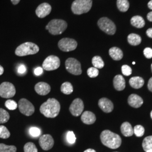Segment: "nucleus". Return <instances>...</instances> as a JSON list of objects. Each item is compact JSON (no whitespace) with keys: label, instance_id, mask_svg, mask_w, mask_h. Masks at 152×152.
Wrapping results in <instances>:
<instances>
[{"label":"nucleus","instance_id":"f257e3e1","mask_svg":"<svg viewBox=\"0 0 152 152\" xmlns=\"http://www.w3.org/2000/svg\"><path fill=\"white\" fill-rule=\"evenodd\" d=\"M39 110L46 117L54 118L60 112V104L56 99L50 98L41 105Z\"/></svg>","mask_w":152,"mask_h":152},{"label":"nucleus","instance_id":"f03ea898","mask_svg":"<svg viewBox=\"0 0 152 152\" xmlns=\"http://www.w3.org/2000/svg\"><path fill=\"white\" fill-rule=\"evenodd\" d=\"M100 139L103 145L113 149L119 148L122 143L121 137L108 130H104L101 133Z\"/></svg>","mask_w":152,"mask_h":152},{"label":"nucleus","instance_id":"7ed1b4c3","mask_svg":"<svg viewBox=\"0 0 152 152\" xmlns=\"http://www.w3.org/2000/svg\"><path fill=\"white\" fill-rule=\"evenodd\" d=\"M92 5V0H75L72 4L71 9L73 14L81 15L90 11Z\"/></svg>","mask_w":152,"mask_h":152},{"label":"nucleus","instance_id":"20e7f679","mask_svg":"<svg viewBox=\"0 0 152 152\" xmlns=\"http://www.w3.org/2000/svg\"><path fill=\"white\" fill-rule=\"evenodd\" d=\"M68 24L62 19H53L49 22L46 29L53 35H59L66 30Z\"/></svg>","mask_w":152,"mask_h":152},{"label":"nucleus","instance_id":"39448f33","mask_svg":"<svg viewBox=\"0 0 152 152\" xmlns=\"http://www.w3.org/2000/svg\"><path fill=\"white\" fill-rule=\"evenodd\" d=\"M39 50V48L36 44L27 42L19 45L15 51V54L18 56H24L29 55L37 54Z\"/></svg>","mask_w":152,"mask_h":152},{"label":"nucleus","instance_id":"423d86ee","mask_svg":"<svg viewBox=\"0 0 152 152\" xmlns=\"http://www.w3.org/2000/svg\"><path fill=\"white\" fill-rule=\"evenodd\" d=\"M98 25L102 31L109 35H113L116 31L114 23L106 17L100 18L98 20Z\"/></svg>","mask_w":152,"mask_h":152},{"label":"nucleus","instance_id":"0eeeda50","mask_svg":"<svg viewBox=\"0 0 152 152\" xmlns=\"http://www.w3.org/2000/svg\"><path fill=\"white\" fill-rule=\"evenodd\" d=\"M65 65L66 71L71 74L76 76L81 75V63L76 59L73 58L67 59L65 61Z\"/></svg>","mask_w":152,"mask_h":152},{"label":"nucleus","instance_id":"6e6552de","mask_svg":"<svg viewBox=\"0 0 152 152\" xmlns=\"http://www.w3.org/2000/svg\"><path fill=\"white\" fill-rule=\"evenodd\" d=\"M59 58L55 55H50L44 60L42 64L43 69L48 71H54L60 66Z\"/></svg>","mask_w":152,"mask_h":152},{"label":"nucleus","instance_id":"1a4fd4ad","mask_svg":"<svg viewBox=\"0 0 152 152\" xmlns=\"http://www.w3.org/2000/svg\"><path fill=\"white\" fill-rule=\"evenodd\" d=\"M16 93L15 87L10 82H4L0 85V96L3 98H12Z\"/></svg>","mask_w":152,"mask_h":152},{"label":"nucleus","instance_id":"9d476101","mask_svg":"<svg viewBox=\"0 0 152 152\" xmlns=\"http://www.w3.org/2000/svg\"><path fill=\"white\" fill-rule=\"evenodd\" d=\"M58 47L64 52H69L75 50L77 47V42L74 39L64 38L58 42Z\"/></svg>","mask_w":152,"mask_h":152},{"label":"nucleus","instance_id":"9b49d317","mask_svg":"<svg viewBox=\"0 0 152 152\" xmlns=\"http://www.w3.org/2000/svg\"><path fill=\"white\" fill-rule=\"evenodd\" d=\"M18 105L19 111L26 116H30L34 112V107L26 99H21Z\"/></svg>","mask_w":152,"mask_h":152},{"label":"nucleus","instance_id":"f8f14e48","mask_svg":"<svg viewBox=\"0 0 152 152\" xmlns=\"http://www.w3.org/2000/svg\"><path fill=\"white\" fill-rule=\"evenodd\" d=\"M84 109L83 102L81 99L77 98L71 104L69 110L73 116L78 117L82 113Z\"/></svg>","mask_w":152,"mask_h":152},{"label":"nucleus","instance_id":"ddd939ff","mask_svg":"<svg viewBox=\"0 0 152 152\" xmlns=\"http://www.w3.org/2000/svg\"><path fill=\"white\" fill-rule=\"evenodd\" d=\"M39 144L43 150L49 151L54 146V140L50 135L45 134L40 137L39 139Z\"/></svg>","mask_w":152,"mask_h":152},{"label":"nucleus","instance_id":"4468645a","mask_svg":"<svg viewBox=\"0 0 152 152\" xmlns=\"http://www.w3.org/2000/svg\"><path fill=\"white\" fill-rule=\"evenodd\" d=\"M52 10L51 6L48 3H42L37 7L36 14L39 18H44L50 14Z\"/></svg>","mask_w":152,"mask_h":152},{"label":"nucleus","instance_id":"2eb2a0df","mask_svg":"<svg viewBox=\"0 0 152 152\" xmlns=\"http://www.w3.org/2000/svg\"><path fill=\"white\" fill-rule=\"evenodd\" d=\"M98 105L100 108L104 112L108 113L112 112L114 108L113 104L107 98H101L98 102Z\"/></svg>","mask_w":152,"mask_h":152},{"label":"nucleus","instance_id":"dca6fc26","mask_svg":"<svg viewBox=\"0 0 152 152\" xmlns=\"http://www.w3.org/2000/svg\"><path fill=\"white\" fill-rule=\"evenodd\" d=\"M34 89L36 92L38 94L45 96L48 95L50 92L51 87L48 83L44 82H40L35 85Z\"/></svg>","mask_w":152,"mask_h":152},{"label":"nucleus","instance_id":"f3484780","mask_svg":"<svg viewBox=\"0 0 152 152\" xmlns=\"http://www.w3.org/2000/svg\"><path fill=\"white\" fill-rule=\"evenodd\" d=\"M128 103L131 107L138 108L142 105L143 100L140 96L136 94H131L128 98Z\"/></svg>","mask_w":152,"mask_h":152},{"label":"nucleus","instance_id":"a211bd4d","mask_svg":"<svg viewBox=\"0 0 152 152\" xmlns=\"http://www.w3.org/2000/svg\"><path fill=\"white\" fill-rule=\"evenodd\" d=\"M81 121L86 125H91L96 121V116L91 112L85 111L81 115Z\"/></svg>","mask_w":152,"mask_h":152},{"label":"nucleus","instance_id":"6ab92c4d","mask_svg":"<svg viewBox=\"0 0 152 152\" xmlns=\"http://www.w3.org/2000/svg\"><path fill=\"white\" fill-rule=\"evenodd\" d=\"M114 88L117 91H122L126 87V82L124 78L121 75L115 76L113 80Z\"/></svg>","mask_w":152,"mask_h":152},{"label":"nucleus","instance_id":"aec40b11","mask_svg":"<svg viewBox=\"0 0 152 152\" xmlns=\"http://www.w3.org/2000/svg\"><path fill=\"white\" fill-rule=\"evenodd\" d=\"M121 131L122 134L126 137L132 136L134 134V129L130 124L127 122H124L122 124Z\"/></svg>","mask_w":152,"mask_h":152},{"label":"nucleus","instance_id":"412c9836","mask_svg":"<svg viewBox=\"0 0 152 152\" xmlns=\"http://www.w3.org/2000/svg\"><path fill=\"white\" fill-rule=\"evenodd\" d=\"M109 54L114 60H120L122 59L124 56L122 51L117 47H113L109 49Z\"/></svg>","mask_w":152,"mask_h":152},{"label":"nucleus","instance_id":"4be33fe9","mask_svg":"<svg viewBox=\"0 0 152 152\" xmlns=\"http://www.w3.org/2000/svg\"><path fill=\"white\" fill-rule=\"evenodd\" d=\"M129 83L132 88L139 89L143 86L144 81L140 77H133L130 79Z\"/></svg>","mask_w":152,"mask_h":152},{"label":"nucleus","instance_id":"5701e85b","mask_svg":"<svg viewBox=\"0 0 152 152\" xmlns=\"http://www.w3.org/2000/svg\"><path fill=\"white\" fill-rule=\"evenodd\" d=\"M131 24L134 27L138 28L144 27L145 26V21L144 19L140 16H133L131 19Z\"/></svg>","mask_w":152,"mask_h":152},{"label":"nucleus","instance_id":"b1692460","mask_svg":"<svg viewBox=\"0 0 152 152\" xmlns=\"http://www.w3.org/2000/svg\"><path fill=\"white\" fill-rule=\"evenodd\" d=\"M127 40L129 43L132 46H137L140 44L141 38L140 36L135 33H131L128 36Z\"/></svg>","mask_w":152,"mask_h":152},{"label":"nucleus","instance_id":"393cba45","mask_svg":"<svg viewBox=\"0 0 152 152\" xmlns=\"http://www.w3.org/2000/svg\"><path fill=\"white\" fill-rule=\"evenodd\" d=\"M60 90L65 95H70L73 91V87L70 82H65L61 85Z\"/></svg>","mask_w":152,"mask_h":152},{"label":"nucleus","instance_id":"a878e982","mask_svg":"<svg viewBox=\"0 0 152 152\" xmlns=\"http://www.w3.org/2000/svg\"><path fill=\"white\" fill-rule=\"evenodd\" d=\"M142 147L145 152L152 151V136H147L144 138L142 143Z\"/></svg>","mask_w":152,"mask_h":152},{"label":"nucleus","instance_id":"bb28decb","mask_svg":"<svg viewBox=\"0 0 152 152\" xmlns=\"http://www.w3.org/2000/svg\"><path fill=\"white\" fill-rule=\"evenodd\" d=\"M117 6L120 11L126 12L128 10L130 4L127 0H117Z\"/></svg>","mask_w":152,"mask_h":152},{"label":"nucleus","instance_id":"cd10ccee","mask_svg":"<svg viewBox=\"0 0 152 152\" xmlns=\"http://www.w3.org/2000/svg\"><path fill=\"white\" fill-rule=\"evenodd\" d=\"M92 64L94 67L97 69H102L104 66L103 60L99 56H95L92 58Z\"/></svg>","mask_w":152,"mask_h":152},{"label":"nucleus","instance_id":"c85d7f7f","mask_svg":"<svg viewBox=\"0 0 152 152\" xmlns=\"http://www.w3.org/2000/svg\"><path fill=\"white\" fill-rule=\"evenodd\" d=\"M10 118V115L5 109L0 108V124H5Z\"/></svg>","mask_w":152,"mask_h":152},{"label":"nucleus","instance_id":"c756f323","mask_svg":"<svg viewBox=\"0 0 152 152\" xmlns=\"http://www.w3.org/2000/svg\"><path fill=\"white\" fill-rule=\"evenodd\" d=\"M16 148L14 145H7L4 144H0V152H16Z\"/></svg>","mask_w":152,"mask_h":152},{"label":"nucleus","instance_id":"7c9ffc66","mask_svg":"<svg viewBox=\"0 0 152 152\" xmlns=\"http://www.w3.org/2000/svg\"><path fill=\"white\" fill-rule=\"evenodd\" d=\"M24 152H38V150L34 143L29 142L24 145Z\"/></svg>","mask_w":152,"mask_h":152},{"label":"nucleus","instance_id":"2f4dec72","mask_svg":"<svg viewBox=\"0 0 152 152\" xmlns=\"http://www.w3.org/2000/svg\"><path fill=\"white\" fill-rule=\"evenodd\" d=\"M10 136V133L4 126H0V138L7 139Z\"/></svg>","mask_w":152,"mask_h":152},{"label":"nucleus","instance_id":"473e14b6","mask_svg":"<svg viewBox=\"0 0 152 152\" xmlns=\"http://www.w3.org/2000/svg\"><path fill=\"white\" fill-rule=\"evenodd\" d=\"M145 129L141 125H136L134 129V133L137 137H141L144 135Z\"/></svg>","mask_w":152,"mask_h":152},{"label":"nucleus","instance_id":"72a5a7b5","mask_svg":"<svg viewBox=\"0 0 152 152\" xmlns=\"http://www.w3.org/2000/svg\"><path fill=\"white\" fill-rule=\"evenodd\" d=\"M87 73L89 77L95 78L99 75V70L95 67H90L87 69Z\"/></svg>","mask_w":152,"mask_h":152},{"label":"nucleus","instance_id":"f704fd0d","mask_svg":"<svg viewBox=\"0 0 152 152\" xmlns=\"http://www.w3.org/2000/svg\"><path fill=\"white\" fill-rule=\"evenodd\" d=\"M5 107L8 109L13 110L18 108V105L12 100H7L5 102Z\"/></svg>","mask_w":152,"mask_h":152},{"label":"nucleus","instance_id":"c9c22d12","mask_svg":"<svg viewBox=\"0 0 152 152\" xmlns=\"http://www.w3.org/2000/svg\"><path fill=\"white\" fill-rule=\"evenodd\" d=\"M66 138L67 141L71 144H73L76 142V136L73 131H68L66 134Z\"/></svg>","mask_w":152,"mask_h":152},{"label":"nucleus","instance_id":"e433bc0d","mask_svg":"<svg viewBox=\"0 0 152 152\" xmlns=\"http://www.w3.org/2000/svg\"><path fill=\"white\" fill-rule=\"evenodd\" d=\"M41 132L40 129L36 127H32L29 130V134L34 137H36L39 136L41 134Z\"/></svg>","mask_w":152,"mask_h":152},{"label":"nucleus","instance_id":"4c0bfd02","mask_svg":"<svg viewBox=\"0 0 152 152\" xmlns=\"http://www.w3.org/2000/svg\"><path fill=\"white\" fill-rule=\"evenodd\" d=\"M122 72L124 76H130L132 74V69L129 65H124L122 66Z\"/></svg>","mask_w":152,"mask_h":152},{"label":"nucleus","instance_id":"58836bf2","mask_svg":"<svg viewBox=\"0 0 152 152\" xmlns=\"http://www.w3.org/2000/svg\"><path fill=\"white\" fill-rule=\"evenodd\" d=\"M144 55L148 59L152 58V49L149 48H145L144 50Z\"/></svg>","mask_w":152,"mask_h":152},{"label":"nucleus","instance_id":"ea45409f","mask_svg":"<svg viewBox=\"0 0 152 152\" xmlns=\"http://www.w3.org/2000/svg\"><path fill=\"white\" fill-rule=\"evenodd\" d=\"M26 71H27L26 66L24 64H20L18 68V72L20 75L24 74L26 72Z\"/></svg>","mask_w":152,"mask_h":152},{"label":"nucleus","instance_id":"a19ab883","mask_svg":"<svg viewBox=\"0 0 152 152\" xmlns=\"http://www.w3.org/2000/svg\"><path fill=\"white\" fill-rule=\"evenodd\" d=\"M44 71H43V68L40 67V66H38L37 68H36L34 71V73L36 76H39L40 75H41L42 73H43Z\"/></svg>","mask_w":152,"mask_h":152},{"label":"nucleus","instance_id":"79ce46f5","mask_svg":"<svg viewBox=\"0 0 152 152\" xmlns=\"http://www.w3.org/2000/svg\"><path fill=\"white\" fill-rule=\"evenodd\" d=\"M148 88L149 90V91L152 92V77H151L149 80L148 83Z\"/></svg>","mask_w":152,"mask_h":152},{"label":"nucleus","instance_id":"37998d69","mask_svg":"<svg viewBox=\"0 0 152 152\" xmlns=\"http://www.w3.org/2000/svg\"><path fill=\"white\" fill-rule=\"evenodd\" d=\"M147 34L149 37L152 38V28H149L147 30Z\"/></svg>","mask_w":152,"mask_h":152},{"label":"nucleus","instance_id":"c03bdc74","mask_svg":"<svg viewBox=\"0 0 152 152\" xmlns=\"http://www.w3.org/2000/svg\"><path fill=\"white\" fill-rule=\"evenodd\" d=\"M147 19L149 21L152 22V11L149 12L147 15Z\"/></svg>","mask_w":152,"mask_h":152},{"label":"nucleus","instance_id":"a18cd8bd","mask_svg":"<svg viewBox=\"0 0 152 152\" xmlns=\"http://www.w3.org/2000/svg\"><path fill=\"white\" fill-rule=\"evenodd\" d=\"M11 1L13 5H16L18 4L19 3V2L20 1V0H11Z\"/></svg>","mask_w":152,"mask_h":152},{"label":"nucleus","instance_id":"49530a36","mask_svg":"<svg viewBox=\"0 0 152 152\" xmlns=\"http://www.w3.org/2000/svg\"><path fill=\"white\" fill-rule=\"evenodd\" d=\"M148 7H149L150 9L152 10V0L148 2Z\"/></svg>","mask_w":152,"mask_h":152},{"label":"nucleus","instance_id":"de8ad7c7","mask_svg":"<svg viewBox=\"0 0 152 152\" xmlns=\"http://www.w3.org/2000/svg\"><path fill=\"white\" fill-rule=\"evenodd\" d=\"M4 68L1 65H0V76H1L4 73Z\"/></svg>","mask_w":152,"mask_h":152},{"label":"nucleus","instance_id":"09e8293b","mask_svg":"<svg viewBox=\"0 0 152 152\" xmlns=\"http://www.w3.org/2000/svg\"><path fill=\"white\" fill-rule=\"evenodd\" d=\"M83 152H96L94 149H87L86 151H85Z\"/></svg>","mask_w":152,"mask_h":152},{"label":"nucleus","instance_id":"8fccbe9b","mask_svg":"<svg viewBox=\"0 0 152 152\" xmlns=\"http://www.w3.org/2000/svg\"><path fill=\"white\" fill-rule=\"evenodd\" d=\"M151 118H152V112H151Z\"/></svg>","mask_w":152,"mask_h":152},{"label":"nucleus","instance_id":"3c124183","mask_svg":"<svg viewBox=\"0 0 152 152\" xmlns=\"http://www.w3.org/2000/svg\"><path fill=\"white\" fill-rule=\"evenodd\" d=\"M132 64H134H134H135V62H134H134H132Z\"/></svg>","mask_w":152,"mask_h":152},{"label":"nucleus","instance_id":"603ef678","mask_svg":"<svg viewBox=\"0 0 152 152\" xmlns=\"http://www.w3.org/2000/svg\"><path fill=\"white\" fill-rule=\"evenodd\" d=\"M147 152H152V151H148Z\"/></svg>","mask_w":152,"mask_h":152},{"label":"nucleus","instance_id":"864d4df0","mask_svg":"<svg viewBox=\"0 0 152 152\" xmlns=\"http://www.w3.org/2000/svg\"><path fill=\"white\" fill-rule=\"evenodd\" d=\"M151 69H152V65H151Z\"/></svg>","mask_w":152,"mask_h":152},{"label":"nucleus","instance_id":"5fc2aeb1","mask_svg":"<svg viewBox=\"0 0 152 152\" xmlns=\"http://www.w3.org/2000/svg\"></svg>","mask_w":152,"mask_h":152}]
</instances>
